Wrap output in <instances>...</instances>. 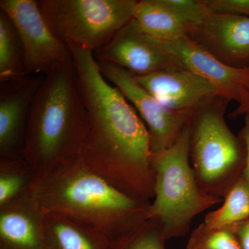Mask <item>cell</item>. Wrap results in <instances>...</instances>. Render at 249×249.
<instances>
[{"label": "cell", "mask_w": 249, "mask_h": 249, "mask_svg": "<svg viewBox=\"0 0 249 249\" xmlns=\"http://www.w3.org/2000/svg\"><path fill=\"white\" fill-rule=\"evenodd\" d=\"M89 116L79 159L93 173L134 199L155 196L150 137L130 103L103 77L92 51L68 47Z\"/></svg>", "instance_id": "obj_1"}, {"label": "cell", "mask_w": 249, "mask_h": 249, "mask_svg": "<svg viewBox=\"0 0 249 249\" xmlns=\"http://www.w3.org/2000/svg\"><path fill=\"white\" fill-rule=\"evenodd\" d=\"M89 129L73 56L45 75L32 106L24 158L42 177L79 158Z\"/></svg>", "instance_id": "obj_2"}, {"label": "cell", "mask_w": 249, "mask_h": 249, "mask_svg": "<svg viewBox=\"0 0 249 249\" xmlns=\"http://www.w3.org/2000/svg\"><path fill=\"white\" fill-rule=\"evenodd\" d=\"M31 196L45 212L64 214L113 242L148 219L150 201L134 199L93 173L80 159L38 177Z\"/></svg>", "instance_id": "obj_3"}, {"label": "cell", "mask_w": 249, "mask_h": 249, "mask_svg": "<svg viewBox=\"0 0 249 249\" xmlns=\"http://www.w3.org/2000/svg\"><path fill=\"white\" fill-rule=\"evenodd\" d=\"M188 124L172 146L152 154L155 196L148 219L160 223L166 240L187 235L196 215L223 201L198 184L190 160Z\"/></svg>", "instance_id": "obj_4"}, {"label": "cell", "mask_w": 249, "mask_h": 249, "mask_svg": "<svg viewBox=\"0 0 249 249\" xmlns=\"http://www.w3.org/2000/svg\"><path fill=\"white\" fill-rule=\"evenodd\" d=\"M231 101L218 96L193 112L188 121L190 160L196 181L206 193L222 199L243 175L247 157L245 142L226 122Z\"/></svg>", "instance_id": "obj_5"}, {"label": "cell", "mask_w": 249, "mask_h": 249, "mask_svg": "<svg viewBox=\"0 0 249 249\" xmlns=\"http://www.w3.org/2000/svg\"><path fill=\"white\" fill-rule=\"evenodd\" d=\"M55 37L66 45L96 52L134 18L135 0H40Z\"/></svg>", "instance_id": "obj_6"}, {"label": "cell", "mask_w": 249, "mask_h": 249, "mask_svg": "<svg viewBox=\"0 0 249 249\" xmlns=\"http://www.w3.org/2000/svg\"><path fill=\"white\" fill-rule=\"evenodd\" d=\"M0 9L11 18L22 40L27 76L47 74L71 53L49 29L37 1L1 0Z\"/></svg>", "instance_id": "obj_7"}, {"label": "cell", "mask_w": 249, "mask_h": 249, "mask_svg": "<svg viewBox=\"0 0 249 249\" xmlns=\"http://www.w3.org/2000/svg\"><path fill=\"white\" fill-rule=\"evenodd\" d=\"M98 64L103 77L119 89L145 123L150 134L152 154L172 146L191 116L163 107L124 68L109 62L98 61Z\"/></svg>", "instance_id": "obj_8"}, {"label": "cell", "mask_w": 249, "mask_h": 249, "mask_svg": "<svg viewBox=\"0 0 249 249\" xmlns=\"http://www.w3.org/2000/svg\"><path fill=\"white\" fill-rule=\"evenodd\" d=\"M93 54L97 61L114 64L138 76L186 69L163 40L147 34L134 18Z\"/></svg>", "instance_id": "obj_9"}, {"label": "cell", "mask_w": 249, "mask_h": 249, "mask_svg": "<svg viewBox=\"0 0 249 249\" xmlns=\"http://www.w3.org/2000/svg\"><path fill=\"white\" fill-rule=\"evenodd\" d=\"M132 75L163 107L179 114L191 116L214 98L225 96L213 85L186 69Z\"/></svg>", "instance_id": "obj_10"}, {"label": "cell", "mask_w": 249, "mask_h": 249, "mask_svg": "<svg viewBox=\"0 0 249 249\" xmlns=\"http://www.w3.org/2000/svg\"><path fill=\"white\" fill-rule=\"evenodd\" d=\"M44 78L0 83V158H24L31 106Z\"/></svg>", "instance_id": "obj_11"}, {"label": "cell", "mask_w": 249, "mask_h": 249, "mask_svg": "<svg viewBox=\"0 0 249 249\" xmlns=\"http://www.w3.org/2000/svg\"><path fill=\"white\" fill-rule=\"evenodd\" d=\"M188 37L228 66L249 67V18L213 14Z\"/></svg>", "instance_id": "obj_12"}, {"label": "cell", "mask_w": 249, "mask_h": 249, "mask_svg": "<svg viewBox=\"0 0 249 249\" xmlns=\"http://www.w3.org/2000/svg\"><path fill=\"white\" fill-rule=\"evenodd\" d=\"M163 41L186 70L207 80L231 101H237L238 107L243 105L249 83V68L228 66L188 37Z\"/></svg>", "instance_id": "obj_13"}, {"label": "cell", "mask_w": 249, "mask_h": 249, "mask_svg": "<svg viewBox=\"0 0 249 249\" xmlns=\"http://www.w3.org/2000/svg\"><path fill=\"white\" fill-rule=\"evenodd\" d=\"M44 216L31 193L0 207V249H47Z\"/></svg>", "instance_id": "obj_14"}, {"label": "cell", "mask_w": 249, "mask_h": 249, "mask_svg": "<svg viewBox=\"0 0 249 249\" xmlns=\"http://www.w3.org/2000/svg\"><path fill=\"white\" fill-rule=\"evenodd\" d=\"M44 226L47 249H113L114 247V242L102 232L64 214L45 212Z\"/></svg>", "instance_id": "obj_15"}, {"label": "cell", "mask_w": 249, "mask_h": 249, "mask_svg": "<svg viewBox=\"0 0 249 249\" xmlns=\"http://www.w3.org/2000/svg\"><path fill=\"white\" fill-rule=\"evenodd\" d=\"M134 19L147 34L160 40L173 41L188 37L186 27L160 0L137 1Z\"/></svg>", "instance_id": "obj_16"}, {"label": "cell", "mask_w": 249, "mask_h": 249, "mask_svg": "<svg viewBox=\"0 0 249 249\" xmlns=\"http://www.w3.org/2000/svg\"><path fill=\"white\" fill-rule=\"evenodd\" d=\"M26 76L22 40L11 18L0 9V83Z\"/></svg>", "instance_id": "obj_17"}, {"label": "cell", "mask_w": 249, "mask_h": 249, "mask_svg": "<svg viewBox=\"0 0 249 249\" xmlns=\"http://www.w3.org/2000/svg\"><path fill=\"white\" fill-rule=\"evenodd\" d=\"M24 158H0V207L31 193L37 180Z\"/></svg>", "instance_id": "obj_18"}, {"label": "cell", "mask_w": 249, "mask_h": 249, "mask_svg": "<svg viewBox=\"0 0 249 249\" xmlns=\"http://www.w3.org/2000/svg\"><path fill=\"white\" fill-rule=\"evenodd\" d=\"M217 210L205 216L204 224L211 229L230 227L249 217V183L242 175L223 197Z\"/></svg>", "instance_id": "obj_19"}, {"label": "cell", "mask_w": 249, "mask_h": 249, "mask_svg": "<svg viewBox=\"0 0 249 249\" xmlns=\"http://www.w3.org/2000/svg\"><path fill=\"white\" fill-rule=\"evenodd\" d=\"M161 226L155 219H147L140 227L114 242L113 249H166Z\"/></svg>", "instance_id": "obj_20"}, {"label": "cell", "mask_w": 249, "mask_h": 249, "mask_svg": "<svg viewBox=\"0 0 249 249\" xmlns=\"http://www.w3.org/2000/svg\"><path fill=\"white\" fill-rule=\"evenodd\" d=\"M189 241L204 249H242L233 225L211 229L201 223L192 232Z\"/></svg>", "instance_id": "obj_21"}, {"label": "cell", "mask_w": 249, "mask_h": 249, "mask_svg": "<svg viewBox=\"0 0 249 249\" xmlns=\"http://www.w3.org/2000/svg\"><path fill=\"white\" fill-rule=\"evenodd\" d=\"M161 4L190 31L204 22L211 11L203 0H160Z\"/></svg>", "instance_id": "obj_22"}, {"label": "cell", "mask_w": 249, "mask_h": 249, "mask_svg": "<svg viewBox=\"0 0 249 249\" xmlns=\"http://www.w3.org/2000/svg\"><path fill=\"white\" fill-rule=\"evenodd\" d=\"M213 14L235 15L249 18V0H203Z\"/></svg>", "instance_id": "obj_23"}, {"label": "cell", "mask_w": 249, "mask_h": 249, "mask_svg": "<svg viewBox=\"0 0 249 249\" xmlns=\"http://www.w3.org/2000/svg\"><path fill=\"white\" fill-rule=\"evenodd\" d=\"M233 228L241 249H249V217L242 222L234 224Z\"/></svg>", "instance_id": "obj_24"}, {"label": "cell", "mask_w": 249, "mask_h": 249, "mask_svg": "<svg viewBox=\"0 0 249 249\" xmlns=\"http://www.w3.org/2000/svg\"><path fill=\"white\" fill-rule=\"evenodd\" d=\"M245 125L241 129L240 134L241 138L243 139L247 150V157L243 175L247 181L249 183V114L245 115Z\"/></svg>", "instance_id": "obj_25"}, {"label": "cell", "mask_w": 249, "mask_h": 249, "mask_svg": "<svg viewBox=\"0 0 249 249\" xmlns=\"http://www.w3.org/2000/svg\"><path fill=\"white\" fill-rule=\"evenodd\" d=\"M249 114V83L246 90L245 101L242 106H240L232 111L230 117L236 118L241 115H247Z\"/></svg>", "instance_id": "obj_26"}, {"label": "cell", "mask_w": 249, "mask_h": 249, "mask_svg": "<svg viewBox=\"0 0 249 249\" xmlns=\"http://www.w3.org/2000/svg\"><path fill=\"white\" fill-rule=\"evenodd\" d=\"M186 249H204L200 246L196 245L194 242L188 240V245L186 246Z\"/></svg>", "instance_id": "obj_27"}]
</instances>
